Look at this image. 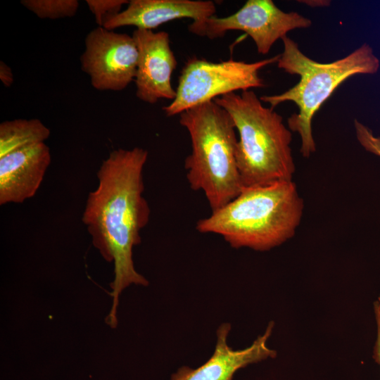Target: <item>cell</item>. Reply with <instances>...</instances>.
Listing matches in <instances>:
<instances>
[{
    "label": "cell",
    "instance_id": "obj_5",
    "mask_svg": "<svg viewBox=\"0 0 380 380\" xmlns=\"http://www.w3.org/2000/svg\"><path fill=\"white\" fill-rule=\"evenodd\" d=\"M179 123L191 142V153L184 162L187 181L191 189L203 191L215 211L243 189L236 158L234 123L214 101L184 110L179 114Z\"/></svg>",
    "mask_w": 380,
    "mask_h": 380
},
{
    "label": "cell",
    "instance_id": "obj_13",
    "mask_svg": "<svg viewBox=\"0 0 380 380\" xmlns=\"http://www.w3.org/2000/svg\"><path fill=\"white\" fill-rule=\"evenodd\" d=\"M50 129L39 119H15L0 124V157L17 149L45 142Z\"/></svg>",
    "mask_w": 380,
    "mask_h": 380
},
{
    "label": "cell",
    "instance_id": "obj_3",
    "mask_svg": "<svg viewBox=\"0 0 380 380\" xmlns=\"http://www.w3.org/2000/svg\"><path fill=\"white\" fill-rule=\"evenodd\" d=\"M214 101L228 112L239 133L236 158L243 187L291 181L296 170L292 133L282 116L264 106L251 90Z\"/></svg>",
    "mask_w": 380,
    "mask_h": 380
},
{
    "label": "cell",
    "instance_id": "obj_16",
    "mask_svg": "<svg viewBox=\"0 0 380 380\" xmlns=\"http://www.w3.org/2000/svg\"><path fill=\"white\" fill-rule=\"evenodd\" d=\"M356 138L360 144L368 152L380 157V137H376L366 125L354 120Z\"/></svg>",
    "mask_w": 380,
    "mask_h": 380
},
{
    "label": "cell",
    "instance_id": "obj_1",
    "mask_svg": "<svg viewBox=\"0 0 380 380\" xmlns=\"http://www.w3.org/2000/svg\"><path fill=\"white\" fill-rule=\"evenodd\" d=\"M147 158V151L139 147L112 151L97 172L98 186L89 193L82 216L94 247L105 260L113 262V300L106 319L111 328L118 324L122 291L132 284H148L136 270L133 260L134 247L141 243V231L151 214L143 196Z\"/></svg>",
    "mask_w": 380,
    "mask_h": 380
},
{
    "label": "cell",
    "instance_id": "obj_19",
    "mask_svg": "<svg viewBox=\"0 0 380 380\" xmlns=\"http://www.w3.org/2000/svg\"><path fill=\"white\" fill-rule=\"evenodd\" d=\"M299 2H303L305 4H308V6H310L312 7H322V6H327L330 4L329 1H299Z\"/></svg>",
    "mask_w": 380,
    "mask_h": 380
},
{
    "label": "cell",
    "instance_id": "obj_10",
    "mask_svg": "<svg viewBox=\"0 0 380 380\" xmlns=\"http://www.w3.org/2000/svg\"><path fill=\"white\" fill-rule=\"evenodd\" d=\"M274 327V322H270L263 334L250 346L234 350L227 343L231 324H222L216 332L217 341L212 356L196 369L181 367L172 375L171 380H233L239 369L277 356V351L267 345Z\"/></svg>",
    "mask_w": 380,
    "mask_h": 380
},
{
    "label": "cell",
    "instance_id": "obj_14",
    "mask_svg": "<svg viewBox=\"0 0 380 380\" xmlns=\"http://www.w3.org/2000/svg\"><path fill=\"white\" fill-rule=\"evenodd\" d=\"M20 3L41 19L72 17L79 8L77 0H23Z\"/></svg>",
    "mask_w": 380,
    "mask_h": 380
},
{
    "label": "cell",
    "instance_id": "obj_12",
    "mask_svg": "<svg viewBox=\"0 0 380 380\" xmlns=\"http://www.w3.org/2000/svg\"><path fill=\"white\" fill-rule=\"evenodd\" d=\"M215 11L212 1L131 0L125 10L106 20L103 27L113 30L124 26H135L137 29L152 30L178 19L204 20L214 16Z\"/></svg>",
    "mask_w": 380,
    "mask_h": 380
},
{
    "label": "cell",
    "instance_id": "obj_18",
    "mask_svg": "<svg viewBox=\"0 0 380 380\" xmlns=\"http://www.w3.org/2000/svg\"><path fill=\"white\" fill-rule=\"evenodd\" d=\"M0 80L5 87H9L13 83V75L11 68L4 62H0Z\"/></svg>",
    "mask_w": 380,
    "mask_h": 380
},
{
    "label": "cell",
    "instance_id": "obj_11",
    "mask_svg": "<svg viewBox=\"0 0 380 380\" xmlns=\"http://www.w3.org/2000/svg\"><path fill=\"white\" fill-rule=\"evenodd\" d=\"M45 142L0 157V205L22 203L37 192L51 163Z\"/></svg>",
    "mask_w": 380,
    "mask_h": 380
},
{
    "label": "cell",
    "instance_id": "obj_8",
    "mask_svg": "<svg viewBox=\"0 0 380 380\" xmlns=\"http://www.w3.org/2000/svg\"><path fill=\"white\" fill-rule=\"evenodd\" d=\"M81 68L99 91H122L134 81L139 53L132 36L98 27L86 36Z\"/></svg>",
    "mask_w": 380,
    "mask_h": 380
},
{
    "label": "cell",
    "instance_id": "obj_6",
    "mask_svg": "<svg viewBox=\"0 0 380 380\" xmlns=\"http://www.w3.org/2000/svg\"><path fill=\"white\" fill-rule=\"evenodd\" d=\"M279 58V54L254 63L232 59L213 63L196 57L189 58L182 70L175 98L163 110L167 116H174L238 90L262 88L265 84L260 70L277 63Z\"/></svg>",
    "mask_w": 380,
    "mask_h": 380
},
{
    "label": "cell",
    "instance_id": "obj_7",
    "mask_svg": "<svg viewBox=\"0 0 380 380\" xmlns=\"http://www.w3.org/2000/svg\"><path fill=\"white\" fill-rule=\"evenodd\" d=\"M310 19L297 12H284L272 0H248L236 13L224 18L214 16L195 20L188 26L197 36L214 39L230 30L246 33L259 53H268L274 44L295 29L308 28Z\"/></svg>",
    "mask_w": 380,
    "mask_h": 380
},
{
    "label": "cell",
    "instance_id": "obj_17",
    "mask_svg": "<svg viewBox=\"0 0 380 380\" xmlns=\"http://www.w3.org/2000/svg\"><path fill=\"white\" fill-rule=\"evenodd\" d=\"M374 312L376 324V338L373 350V357L380 367V303L378 300L374 303Z\"/></svg>",
    "mask_w": 380,
    "mask_h": 380
},
{
    "label": "cell",
    "instance_id": "obj_4",
    "mask_svg": "<svg viewBox=\"0 0 380 380\" xmlns=\"http://www.w3.org/2000/svg\"><path fill=\"white\" fill-rule=\"evenodd\" d=\"M281 40L284 50L279 54L277 67L289 74L299 75L300 80L281 94L262 96L260 99L272 108L286 101L297 106L298 112L288 118L287 124L291 132L300 137L301 155L309 158L316 151L312 129L315 113L345 80L355 75L376 73L380 61L367 43L342 58L323 63L307 56L289 37Z\"/></svg>",
    "mask_w": 380,
    "mask_h": 380
},
{
    "label": "cell",
    "instance_id": "obj_20",
    "mask_svg": "<svg viewBox=\"0 0 380 380\" xmlns=\"http://www.w3.org/2000/svg\"><path fill=\"white\" fill-rule=\"evenodd\" d=\"M377 300H378V301L379 302V303H380V295L379 296Z\"/></svg>",
    "mask_w": 380,
    "mask_h": 380
},
{
    "label": "cell",
    "instance_id": "obj_9",
    "mask_svg": "<svg viewBox=\"0 0 380 380\" xmlns=\"http://www.w3.org/2000/svg\"><path fill=\"white\" fill-rule=\"evenodd\" d=\"M132 36L139 53L134 80L137 97L149 104L160 99L174 100L176 89L171 77L177 62L168 33L136 29Z\"/></svg>",
    "mask_w": 380,
    "mask_h": 380
},
{
    "label": "cell",
    "instance_id": "obj_2",
    "mask_svg": "<svg viewBox=\"0 0 380 380\" xmlns=\"http://www.w3.org/2000/svg\"><path fill=\"white\" fill-rule=\"evenodd\" d=\"M303 209L293 180L246 187L225 205L198 220L196 229L221 236L234 248L267 251L294 236Z\"/></svg>",
    "mask_w": 380,
    "mask_h": 380
},
{
    "label": "cell",
    "instance_id": "obj_15",
    "mask_svg": "<svg viewBox=\"0 0 380 380\" xmlns=\"http://www.w3.org/2000/svg\"><path fill=\"white\" fill-rule=\"evenodd\" d=\"M89 9L95 17L99 27H103L106 20L121 12L122 7L129 4L126 0H87Z\"/></svg>",
    "mask_w": 380,
    "mask_h": 380
}]
</instances>
